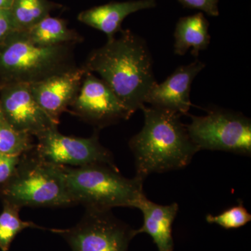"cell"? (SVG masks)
<instances>
[{"instance_id": "1", "label": "cell", "mask_w": 251, "mask_h": 251, "mask_svg": "<svg viewBox=\"0 0 251 251\" xmlns=\"http://www.w3.org/2000/svg\"><path fill=\"white\" fill-rule=\"evenodd\" d=\"M120 32L119 37L92 51L82 67L98 74L132 116L145 106L147 95L157 82L146 41L128 29Z\"/></svg>"}, {"instance_id": "2", "label": "cell", "mask_w": 251, "mask_h": 251, "mask_svg": "<svg viewBox=\"0 0 251 251\" xmlns=\"http://www.w3.org/2000/svg\"><path fill=\"white\" fill-rule=\"evenodd\" d=\"M143 128L129 140L135 158V176L145 180L153 173L183 169L200 151L176 112L147 107Z\"/></svg>"}, {"instance_id": "3", "label": "cell", "mask_w": 251, "mask_h": 251, "mask_svg": "<svg viewBox=\"0 0 251 251\" xmlns=\"http://www.w3.org/2000/svg\"><path fill=\"white\" fill-rule=\"evenodd\" d=\"M68 193L74 204L85 209L112 210L115 207L138 208L145 196L144 180L125 177L117 166L92 164L62 166Z\"/></svg>"}, {"instance_id": "4", "label": "cell", "mask_w": 251, "mask_h": 251, "mask_svg": "<svg viewBox=\"0 0 251 251\" xmlns=\"http://www.w3.org/2000/svg\"><path fill=\"white\" fill-rule=\"evenodd\" d=\"M0 195L3 202L20 209L74 205L66 187L62 166L43 159L34 148L20 157L14 174L0 188Z\"/></svg>"}, {"instance_id": "5", "label": "cell", "mask_w": 251, "mask_h": 251, "mask_svg": "<svg viewBox=\"0 0 251 251\" xmlns=\"http://www.w3.org/2000/svg\"><path fill=\"white\" fill-rule=\"evenodd\" d=\"M74 44L42 47L14 33L0 44V77L2 83L40 82L77 67Z\"/></svg>"}, {"instance_id": "6", "label": "cell", "mask_w": 251, "mask_h": 251, "mask_svg": "<svg viewBox=\"0 0 251 251\" xmlns=\"http://www.w3.org/2000/svg\"><path fill=\"white\" fill-rule=\"evenodd\" d=\"M191 116L188 134L201 150L251 156V120L241 112L214 108L204 116Z\"/></svg>"}, {"instance_id": "7", "label": "cell", "mask_w": 251, "mask_h": 251, "mask_svg": "<svg viewBox=\"0 0 251 251\" xmlns=\"http://www.w3.org/2000/svg\"><path fill=\"white\" fill-rule=\"evenodd\" d=\"M65 235L73 251H127L135 229L117 219L111 210L85 209L80 224L56 229Z\"/></svg>"}, {"instance_id": "8", "label": "cell", "mask_w": 251, "mask_h": 251, "mask_svg": "<svg viewBox=\"0 0 251 251\" xmlns=\"http://www.w3.org/2000/svg\"><path fill=\"white\" fill-rule=\"evenodd\" d=\"M37 139L34 150L49 163L69 167L92 164L116 166L111 151L99 141L98 130L89 138H78L63 135L55 128L47 130Z\"/></svg>"}, {"instance_id": "9", "label": "cell", "mask_w": 251, "mask_h": 251, "mask_svg": "<svg viewBox=\"0 0 251 251\" xmlns=\"http://www.w3.org/2000/svg\"><path fill=\"white\" fill-rule=\"evenodd\" d=\"M70 108L72 114L97 130L131 117L105 82L87 71Z\"/></svg>"}, {"instance_id": "10", "label": "cell", "mask_w": 251, "mask_h": 251, "mask_svg": "<svg viewBox=\"0 0 251 251\" xmlns=\"http://www.w3.org/2000/svg\"><path fill=\"white\" fill-rule=\"evenodd\" d=\"M0 112L15 129L36 138L58 127V124L48 116L36 103L29 84H1Z\"/></svg>"}, {"instance_id": "11", "label": "cell", "mask_w": 251, "mask_h": 251, "mask_svg": "<svg viewBox=\"0 0 251 251\" xmlns=\"http://www.w3.org/2000/svg\"><path fill=\"white\" fill-rule=\"evenodd\" d=\"M205 64L196 59L179 66L166 80L156 82L147 95L145 103L166 109L181 115H188L191 103L190 94L193 80L205 68Z\"/></svg>"}, {"instance_id": "12", "label": "cell", "mask_w": 251, "mask_h": 251, "mask_svg": "<svg viewBox=\"0 0 251 251\" xmlns=\"http://www.w3.org/2000/svg\"><path fill=\"white\" fill-rule=\"evenodd\" d=\"M85 72L83 67H76L29 85L36 103L58 125L61 115L76 97Z\"/></svg>"}, {"instance_id": "13", "label": "cell", "mask_w": 251, "mask_h": 251, "mask_svg": "<svg viewBox=\"0 0 251 251\" xmlns=\"http://www.w3.org/2000/svg\"><path fill=\"white\" fill-rule=\"evenodd\" d=\"M156 6V0L112 1L82 11L77 19L80 22L102 31L110 40L122 30V23L127 16L141 10L152 9Z\"/></svg>"}, {"instance_id": "14", "label": "cell", "mask_w": 251, "mask_h": 251, "mask_svg": "<svg viewBox=\"0 0 251 251\" xmlns=\"http://www.w3.org/2000/svg\"><path fill=\"white\" fill-rule=\"evenodd\" d=\"M137 209L143 214V224L139 229H135L136 235L149 234L158 251H173V225L179 211L177 203L162 205L150 201L145 195Z\"/></svg>"}, {"instance_id": "15", "label": "cell", "mask_w": 251, "mask_h": 251, "mask_svg": "<svg viewBox=\"0 0 251 251\" xmlns=\"http://www.w3.org/2000/svg\"><path fill=\"white\" fill-rule=\"evenodd\" d=\"M209 27V21L202 12L180 18L174 32L175 54L184 56L191 50V54L197 58L210 44Z\"/></svg>"}, {"instance_id": "16", "label": "cell", "mask_w": 251, "mask_h": 251, "mask_svg": "<svg viewBox=\"0 0 251 251\" xmlns=\"http://www.w3.org/2000/svg\"><path fill=\"white\" fill-rule=\"evenodd\" d=\"M20 35L31 44L42 47L75 44L83 40L64 20L49 16L27 30L18 31Z\"/></svg>"}, {"instance_id": "17", "label": "cell", "mask_w": 251, "mask_h": 251, "mask_svg": "<svg viewBox=\"0 0 251 251\" xmlns=\"http://www.w3.org/2000/svg\"><path fill=\"white\" fill-rule=\"evenodd\" d=\"M60 7L50 0H14L9 10L16 30L21 31L35 25Z\"/></svg>"}, {"instance_id": "18", "label": "cell", "mask_w": 251, "mask_h": 251, "mask_svg": "<svg viewBox=\"0 0 251 251\" xmlns=\"http://www.w3.org/2000/svg\"><path fill=\"white\" fill-rule=\"evenodd\" d=\"M20 210L18 206L3 202V210L0 214V249L2 251L9 250L14 238L23 229L39 227L34 223L22 221Z\"/></svg>"}, {"instance_id": "19", "label": "cell", "mask_w": 251, "mask_h": 251, "mask_svg": "<svg viewBox=\"0 0 251 251\" xmlns=\"http://www.w3.org/2000/svg\"><path fill=\"white\" fill-rule=\"evenodd\" d=\"M34 148L32 136L15 129L0 112V154L21 156Z\"/></svg>"}, {"instance_id": "20", "label": "cell", "mask_w": 251, "mask_h": 251, "mask_svg": "<svg viewBox=\"0 0 251 251\" xmlns=\"http://www.w3.org/2000/svg\"><path fill=\"white\" fill-rule=\"evenodd\" d=\"M206 221L208 224H216L225 229H237L246 226L251 221V214L239 201L237 205L231 206L218 215L207 214Z\"/></svg>"}, {"instance_id": "21", "label": "cell", "mask_w": 251, "mask_h": 251, "mask_svg": "<svg viewBox=\"0 0 251 251\" xmlns=\"http://www.w3.org/2000/svg\"><path fill=\"white\" fill-rule=\"evenodd\" d=\"M180 4L188 9H196L208 16L216 17L219 15V0H178Z\"/></svg>"}, {"instance_id": "22", "label": "cell", "mask_w": 251, "mask_h": 251, "mask_svg": "<svg viewBox=\"0 0 251 251\" xmlns=\"http://www.w3.org/2000/svg\"><path fill=\"white\" fill-rule=\"evenodd\" d=\"M21 156L0 154V188L14 174Z\"/></svg>"}, {"instance_id": "23", "label": "cell", "mask_w": 251, "mask_h": 251, "mask_svg": "<svg viewBox=\"0 0 251 251\" xmlns=\"http://www.w3.org/2000/svg\"><path fill=\"white\" fill-rule=\"evenodd\" d=\"M17 31L9 9H0V44Z\"/></svg>"}, {"instance_id": "24", "label": "cell", "mask_w": 251, "mask_h": 251, "mask_svg": "<svg viewBox=\"0 0 251 251\" xmlns=\"http://www.w3.org/2000/svg\"><path fill=\"white\" fill-rule=\"evenodd\" d=\"M14 0H0V9H9Z\"/></svg>"}]
</instances>
